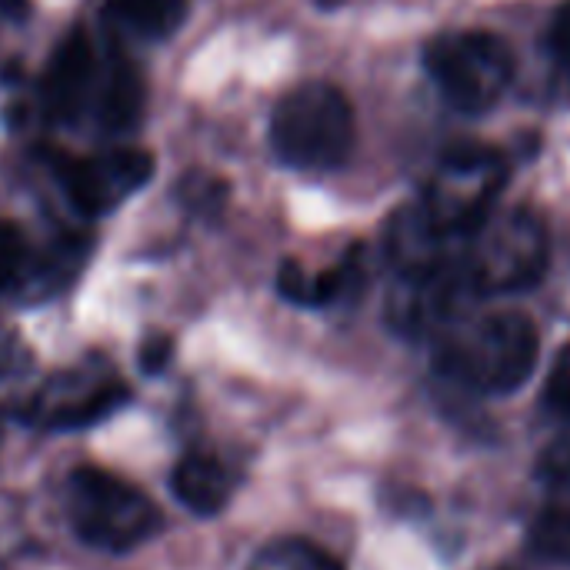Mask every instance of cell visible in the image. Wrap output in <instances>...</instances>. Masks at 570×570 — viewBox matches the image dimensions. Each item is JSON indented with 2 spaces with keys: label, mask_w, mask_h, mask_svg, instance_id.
Instances as JSON below:
<instances>
[{
  "label": "cell",
  "mask_w": 570,
  "mask_h": 570,
  "mask_svg": "<svg viewBox=\"0 0 570 570\" xmlns=\"http://www.w3.org/2000/svg\"><path fill=\"white\" fill-rule=\"evenodd\" d=\"M541 337L528 314L501 311L481 317L438 351V367L484 394L518 391L538 367Z\"/></svg>",
  "instance_id": "1"
},
{
  "label": "cell",
  "mask_w": 570,
  "mask_h": 570,
  "mask_svg": "<svg viewBox=\"0 0 570 570\" xmlns=\"http://www.w3.org/2000/svg\"><path fill=\"white\" fill-rule=\"evenodd\" d=\"M354 107L334 83H301L271 117L274 154L301 170H327L347 160L354 147Z\"/></svg>",
  "instance_id": "2"
},
{
  "label": "cell",
  "mask_w": 570,
  "mask_h": 570,
  "mask_svg": "<svg viewBox=\"0 0 570 570\" xmlns=\"http://www.w3.org/2000/svg\"><path fill=\"white\" fill-rule=\"evenodd\" d=\"M63 501L73 534L97 551L124 554L160 531L157 504L130 481L100 468H77Z\"/></svg>",
  "instance_id": "3"
},
{
  "label": "cell",
  "mask_w": 570,
  "mask_h": 570,
  "mask_svg": "<svg viewBox=\"0 0 570 570\" xmlns=\"http://www.w3.org/2000/svg\"><path fill=\"white\" fill-rule=\"evenodd\" d=\"M424 63L441 94L461 110L494 107L514 80L511 47L488 30H461L431 40Z\"/></svg>",
  "instance_id": "4"
},
{
  "label": "cell",
  "mask_w": 570,
  "mask_h": 570,
  "mask_svg": "<svg viewBox=\"0 0 570 570\" xmlns=\"http://www.w3.org/2000/svg\"><path fill=\"white\" fill-rule=\"evenodd\" d=\"M478 250L468 261L464 274L478 294L524 291L548 267V237L538 217L528 210L511 214L504 224L491 227V217L478 230Z\"/></svg>",
  "instance_id": "5"
},
{
  "label": "cell",
  "mask_w": 570,
  "mask_h": 570,
  "mask_svg": "<svg viewBox=\"0 0 570 570\" xmlns=\"http://www.w3.org/2000/svg\"><path fill=\"white\" fill-rule=\"evenodd\" d=\"M130 401L127 384L107 367H77L50 377L23 407V417L47 431H77L110 417Z\"/></svg>",
  "instance_id": "6"
},
{
  "label": "cell",
  "mask_w": 570,
  "mask_h": 570,
  "mask_svg": "<svg viewBox=\"0 0 570 570\" xmlns=\"http://www.w3.org/2000/svg\"><path fill=\"white\" fill-rule=\"evenodd\" d=\"M150 177H154V157L150 150L140 147H117L97 157H70L60 167V184L70 204L87 217H100L114 210Z\"/></svg>",
  "instance_id": "7"
},
{
  "label": "cell",
  "mask_w": 570,
  "mask_h": 570,
  "mask_svg": "<svg viewBox=\"0 0 570 570\" xmlns=\"http://www.w3.org/2000/svg\"><path fill=\"white\" fill-rule=\"evenodd\" d=\"M94 77H97V57H94V43L90 33L83 27H73L50 53V63L43 70V83H40V97H43V110L53 120H73L90 90H94Z\"/></svg>",
  "instance_id": "8"
},
{
  "label": "cell",
  "mask_w": 570,
  "mask_h": 570,
  "mask_svg": "<svg viewBox=\"0 0 570 570\" xmlns=\"http://www.w3.org/2000/svg\"><path fill=\"white\" fill-rule=\"evenodd\" d=\"M170 488L187 511H194L200 518H214L227 508V501L234 494V474L220 458L194 451L177 461V468L170 474Z\"/></svg>",
  "instance_id": "9"
},
{
  "label": "cell",
  "mask_w": 570,
  "mask_h": 570,
  "mask_svg": "<svg viewBox=\"0 0 570 570\" xmlns=\"http://www.w3.org/2000/svg\"><path fill=\"white\" fill-rule=\"evenodd\" d=\"M83 257H87V237H60L37 261H27L23 281L17 287L30 301L53 297V294H60L80 274Z\"/></svg>",
  "instance_id": "10"
},
{
  "label": "cell",
  "mask_w": 570,
  "mask_h": 570,
  "mask_svg": "<svg viewBox=\"0 0 570 570\" xmlns=\"http://www.w3.org/2000/svg\"><path fill=\"white\" fill-rule=\"evenodd\" d=\"M140 110H144V80H140V70L134 63L117 60L107 70V80L100 87L97 117H100V124L110 134H120V130H127V127H134L140 120Z\"/></svg>",
  "instance_id": "11"
},
{
  "label": "cell",
  "mask_w": 570,
  "mask_h": 570,
  "mask_svg": "<svg viewBox=\"0 0 570 570\" xmlns=\"http://www.w3.org/2000/svg\"><path fill=\"white\" fill-rule=\"evenodd\" d=\"M107 17L137 37L160 40L184 23L187 0H107Z\"/></svg>",
  "instance_id": "12"
},
{
  "label": "cell",
  "mask_w": 570,
  "mask_h": 570,
  "mask_svg": "<svg viewBox=\"0 0 570 570\" xmlns=\"http://www.w3.org/2000/svg\"><path fill=\"white\" fill-rule=\"evenodd\" d=\"M247 570H344L327 551L311 541H271L264 544Z\"/></svg>",
  "instance_id": "13"
},
{
  "label": "cell",
  "mask_w": 570,
  "mask_h": 570,
  "mask_svg": "<svg viewBox=\"0 0 570 570\" xmlns=\"http://www.w3.org/2000/svg\"><path fill=\"white\" fill-rule=\"evenodd\" d=\"M531 548L558 564H570V508H551L538 514L531 528Z\"/></svg>",
  "instance_id": "14"
},
{
  "label": "cell",
  "mask_w": 570,
  "mask_h": 570,
  "mask_svg": "<svg viewBox=\"0 0 570 570\" xmlns=\"http://www.w3.org/2000/svg\"><path fill=\"white\" fill-rule=\"evenodd\" d=\"M30 250L17 224L0 220V291H13L23 281Z\"/></svg>",
  "instance_id": "15"
},
{
  "label": "cell",
  "mask_w": 570,
  "mask_h": 570,
  "mask_svg": "<svg viewBox=\"0 0 570 570\" xmlns=\"http://www.w3.org/2000/svg\"><path fill=\"white\" fill-rule=\"evenodd\" d=\"M544 407L558 417H570V344H564L551 364L544 384Z\"/></svg>",
  "instance_id": "16"
},
{
  "label": "cell",
  "mask_w": 570,
  "mask_h": 570,
  "mask_svg": "<svg viewBox=\"0 0 570 570\" xmlns=\"http://www.w3.org/2000/svg\"><path fill=\"white\" fill-rule=\"evenodd\" d=\"M277 291H281L287 301H294V304L317 307V277H311L297 261H284V264H281Z\"/></svg>",
  "instance_id": "17"
},
{
  "label": "cell",
  "mask_w": 570,
  "mask_h": 570,
  "mask_svg": "<svg viewBox=\"0 0 570 570\" xmlns=\"http://www.w3.org/2000/svg\"><path fill=\"white\" fill-rule=\"evenodd\" d=\"M170 357H174V341L164 337V334L147 337L144 347H140V367H144L147 374H160V371L170 364Z\"/></svg>",
  "instance_id": "18"
},
{
  "label": "cell",
  "mask_w": 570,
  "mask_h": 570,
  "mask_svg": "<svg viewBox=\"0 0 570 570\" xmlns=\"http://www.w3.org/2000/svg\"><path fill=\"white\" fill-rule=\"evenodd\" d=\"M541 474H544L548 481H554V484H568L570 488V438L568 441H561V444H554V448L544 454Z\"/></svg>",
  "instance_id": "19"
},
{
  "label": "cell",
  "mask_w": 570,
  "mask_h": 570,
  "mask_svg": "<svg viewBox=\"0 0 570 570\" xmlns=\"http://www.w3.org/2000/svg\"><path fill=\"white\" fill-rule=\"evenodd\" d=\"M551 50L570 70V0H564L551 20Z\"/></svg>",
  "instance_id": "20"
},
{
  "label": "cell",
  "mask_w": 570,
  "mask_h": 570,
  "mask_svg": "<svg viewBox=\"0 0 570 570\" xmlns=\"http://www.w3.org/2000/svg\"><path fill=\"white\" fill-rule=\"evenodd\" d=\"M184 187H187V197H190L197 207H204V210L217 207V200L227 194V187H224L220 180H214V177H204L200 184H197V180H190V184H184Z\"/></svg>",
  "instance_id": "21"
},
{
  "label": "cell",
  "mask_w": 570,
  "mask_h": 570,
  "mask_svg": "<svg viewBox=\"0 0 570 570\" xmlns=\"http://www.w3.org/2000/svg\"><path fill=\"white\" fill-rule=\"evenodd\" d=\"M0 13L10 20H23L30 13V0H0Z\"/></svg>",
  "instance_id": "22"
},
{
  "label": "cell",
  "mask_w": 570,
  "mask_h": 570,
  "mask_svg": "<svg viewBox=\"0 0 570 570\" xmlns=\"http://www.w3.org/2000/svg\"><path fill=\"white\" fill-rule=\"evenodd\" d=\"M0 438H3V434H0Z\"/></svg>",
  "instance_id": "23"
}]
</instances>
